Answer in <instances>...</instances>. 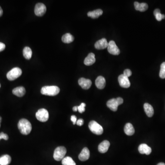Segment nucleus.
<instances>
[{
	"mask_svg": "<svg viewBox=\"0 0 165 165\" xmlns=\"http://www.w3.org/2000/svg\"><path fill=\"white\" fill-rule=\"evenodd\" d=\"M124 132L127 135H133L135 134V130L133 125L130 123H128L125 125L124 129Z\"/></svg>",
	"mask_w": 165,
	"mask_h": 165,
	"instance_id": "obj_20",
	"label": "nucleus"
},
{
	"mask_svg": "<svg viewBox=\"0 0 165 165\" xmlns=\"http://www.w3.org/2000/svg\"><path fill=\"white\" fill-rule=\"evenodd\" d=\"M25 89L24 87H18L14 88L13 90V94L18 97H22L25 95Z\"/></svg>",
	"mask_w": 165,
	"mask_h": 165,
	"instance_id": "obj_19",
	"label": "nucleus"
},
{
	"mask_svg": "<svg viewBox=\"0 0 165 165\" xmlns=\"http://www.w3.org/2000/svg\"><path fill=\"white\" fill-rule=\"evenodd\" d=\"M118 80L120 86L122 87L128 88L130 86V82L129 80V78L126 77L123 74H121L119 76Z\"/></svg>",
	"mask_w": 165,
	"mask_h": 165,
	"instance_id": "obj_9",
	"label": "nucleus"
},
{
	"mask_svg": "<svg viewBox=\"0 0 165 165\" xmlns=\"http://www.w3.org/2000/svg\"><path fill=\"white\" fill-rule=\"evenodd\" d=\"M95 62V55L94 53H90L85 59L84 63L87 66H91L93 65Z\"/></svg>",
	"mask_w": 165,
	"mask_h": 165,
	"instance_id": "obj_17",
	"label": "nucleus"
},
{
	"mask_svg": "<svg viewBox=\"0 0 165 165\" xmlns=\"http://www.w3.org/2000/svg\"><path fill=\"white\" fill-rule=\"evenodd\" d=\"M86 104L85 103H82L80 106H77L78 107V111L80 113H82L85 111V107Z\"/></svg>",
	"mask_w": 165,
	"mask_h": 165,
	"instance_id": "obj_28",
	"label": "nucleus"
},
{
	"mask_svg": "<svg viewBox=\"0 0 165 165\" xmlns=\"http://www.w3.org/2000/svg\"><path fill=\"white\" fill-rule=\"evenodd\" d=\"M8 138L9 137L7 134H5L3 132H1L0 133V140L1 139H3V140H8Z\"/></svg>",
	"mask_w": 165,
	"mask_h": 165,
	"instance_id": "obj_30",
	"label": "nucleus"
},
{
	"mask_svg": "<svg viewBox=\"0 0 165 165\" xmlns=\"http://www.w3.org/2000/svg\"><path fill=\"white\" fill-rule=\"evenodd\" d=\"M159 13H161L160 10L159 9H156L155 10L154 12V14L155 16V15H156L157 14Z\"/></svg>",
	"mask_w": 165,
	"mask_h": 165,
	"instance_id": "obj_36",
	"label": "nucleus"
},
{
	"mask_svg": "<svg viewBox=\"0 0 165 165\" xmlns=\"http://www.w3.org/2000/svg\"><path fill=\"white\" fill-rule=\"evenodd\" d=\"M62 165H76L73 159L69 156L64 157L62 160Z\"/></svg>",
	"mask_w": 165,
	"mask_h": 165,
	"instance_id": "obj_26",
	"label": "nucleus"
},
{
	"mask_svg": "<svg viewBox=\"0 0 165 165\" xmlns=\"http://www.w3.org/2000/svg\"><path fill=\"white\" fill-rule=\"evenodd\" d=\"M116 99H117V103H118V105H119L122 104H123V99L122 98H117Z\"/></svg>",
	"mask_w": 165,
	"mask_h": 165,
	"instance_id": "obj_35",
	"label": "nucleus"
},
{
	"mask_svg": "<svg viewBox=\"0 0 165 165\" xmlns=\"http://www.w3.org/2000/svg\"><path fill=\"white\" fill-rule=\"evenodd\" d=\"M71 120L73 122V124L74 125V124L76 123V122H77V117H76L74 115H73V116H71Z\"/></svg>",
	"mask_w": 165,
	"mask_h": 165,
	"instance_id": "obj_33",
	"label": "nucleus"
},
{
	"mask_svg": "<svg viewBox=\"0 0 165 165\" xmlns=\"http://www.w3.org/2000/svg\"><path fill=\"white\" fill-rule=\"evenodd\" d=\"M2 14H3V10L1 7H0V17L2 16Z\"/></svg>",
	"mask_w": 165,
	"mask_h": 165,
	"instance_id": "obj_37",
	"label": "nucleus"
},
{
	"mask_svg": "<svg viewBox=\"0 0 165 165\" xmlns=\"http://www.w3.org/2000/svg\"><path fill=\"white\" fill-rule=\"evenodd\" d=\"M11 162V157L8 155L0 157V165H8Z\"/></svg>",
	"mask_w": 165,
	"mask_h": 165,
	"instance_id": "obj_23",
	"label": "nucleus"
},
{
	"mask_svg": "<svg viewBox=\"0 0 165 165\" xmlns=\"http://www.w3.org/2000/svg\"><path fill=\"white\" fill-rule=\"evenodd\" d=\"M103 14V11L101 9H97L93 11H91L88 13L87 15L88 17L92 19H97Z\"/></svg>",
	"mask_w": 165,
	"mask_h": 165,
	"instance_id": "obj_22",
	"label": "nucleus"
},
{
	"mask_svg": "<svg viewBox=\"0 0 165 165\" xmlns=\"http://www.w3.org/2000/svg\"><path fill=\"white\" fill-rule=\"evenodd\" d=\"M123 75L125 76H126V77L129 78V77L131 76V75H132V72H131V71L130 69H127L124 71Z\"/></svg>",
	"mask_w": 165,
	"mask_h": 165,
	"instance_id": "obj_31",
	"label": "nucleus"
},
{
	"mask_svg": "<svg viewBox=\"0 0 165 165\" xmlns=\"http://www.w3.org/2000/svg\"><path fill=\"white\" fill-rule=\"evenodd\" d=\"M79 84L83 89H88L91 86L92 82L88 79L82 78L79 80Z\"/></svg>",
	"mask_w": 165,
	"mask_h": 165,
	"instance_id": "obj_10",
	"label": "nucleus"
},
{
	"mask_svg": "<svg viewBox=\"0 0 165 165\" xmlns=\"http://www.w3.org/2000/svg\"><path fill=\"white\" fill-rule=\"evenodd\" d=\"M135 7L136 10L140 12H144L146 11L148 8V6L147 3H140L138 2H135Z\"/></svg>",
	"mask_w": 165,
	"mask_h": 165,
	"instance_id": "obj_21",
	"label": "nucleus"
},
{
	"mask_svg": "<svg viewBox=\"0 0 165 165\" xmlns=\"http://www.w3.org/2000/svg\"><path fill=\"white\" fill-rule=\"evenodd\" d=\"M32 51L31 49L29 47H25L23 50V55L25 59L29 60L32 57Z\"/></svg>",
	"mask_w": 165,
	"mask_h": 165,
	"instance_id": "obj_25",
	"label": "nucleus"
},
{
	"mask_svg": "<svg viewBox=\"0 0 165 165\" xmlns=\"http://www.w3.org/2000/svg\"><path fill=\"white\" fill-rule=\"evenodd\" d=\"M36 117L38 120L41 122H45L49 119V113L46 109L42 108L36 113Z\"/></svg>",
	"mask_w": 165,
	"mask_h": 165,
	"instance_id": "obj_6",
	"label": "nucleus"
},
{
	"mask_svg": "<svg viewBox=\"0 0 165 165\" xmlns=\"http://www.w3.org/2000/svg\"><path fill=\"white\" fill-rule=\"evenodd\" d=\"M159 76L161 79H165V62H163L161 65Z\"/></svg>",
	"mask_w": 165,
	"mask_h": 165,
	"instance_id": "obj_27",
	"label": "nucleus"
},
{
	"mask_svg": "<svg viewBox=\"0 0 165 165\" xmlns=\"http://www.w3.org/2000/svg\"><path fill=\"white\" fill-rule=\"evenodd\" d=\"M46 11V7L43 3H39L36 5L34 8V13L36 16L41 17L44 15Z\"/></svg>",
	"mask_w": 165,
	"mask_h": 165,
	"instance_id": "obj_8",
	"label": "nucleus"
},
{
	"mask_svg": "<svg viewBox=\"0 0 165 165\" xmlns=\"http://www.w3.org/2000/svg\"><path fill=\"white\" fill-rule=\"evenodd\" d=\"M88 128L93 134L101 135L103 133V127L94 121H91L88 124Z\"/></svg>",
	"mask_w": 165,
	"mask_h": 165,
	"instance_id": "obj_4",
	"label": "nucleus"
},
{
	"mask_svg": "<svg viewBox=\"0 0 165 165\" xmlns=\"http://www.w3.org/2000/svg\"><path fill=\"white\" fill-rule=\"evenodd\" d=\"M67 153V149L64 146H59L56 148L54 151L53 157L56 161H60L65 157Z\"/></svg>",
	"mask_w": 165,
	"mask_h": 165,
	"instance_id": "obj_3",
	"label": "nucleus"
},
{
	"mask_svg": "<svg viewBox=\"0 0 165 165\" xmlns=\"http://www.w3.org/2000/svg\"><path fill=\"white\" fill-rule=\"evenodd\" d=\"M22 70L19 68H14L7 74V77L9 80H15L21 75Z\"/></svg>",
	"mask_w": 165,
	"mask_h": 165,
	"instance_id": "obj_5",
	"label": "nucleus"
},
{
	"mask_svg": "<svg viewBox=\"0 0 165 165\" xmlns=\"http://www.w3.org/2000/svg\"><path fill=\"white\" fill-rule=\"evenodd\" d=\"M143 108H144V111L148 117H151L153 116L154 111L152 106L150 105L148 103H145L143 105Z\"/></svg>",
	"mask_w": 165,
	"mask_h": 165,
	"instance_id": "obj_18",
	"label": "nucleus"
},
{
	"mask_svg": "<svg viewBox=\"0 0 165 165\" xmlns=\"http://www.w3.org/2000/svg\"><path fill=\"white\" fill-rule=\"evenodd\" d=\"M157 165H165V164L163 162H161V163H158Z\"/></svg>",
	"mask_w": 165,
	"mask_h": 165,
	"instance_id": "obj_39",
	"label": "nucleus"
},
{
	"mask_svg": "<svg viewBox=\"0 0 165 165\" xmlns=\"http://www.w3.org/2000/svg\"><path fill=\"white\" fill-rule=\"evenodd\" d=\"M0 88H1V84H0Z\"/></svg>",
	"mask_w": 165,
	"mask_h": 165,
	"instance_id": "obj_41",
	"label": "nucleus"
},
{
	"mask_svg": "<svg viewBox=\"0 0 165 165\" xmlns=\"http://www.w3.org/2000/svg\"><path fill=\"white\" fill-rule=\"evenodd\" d=\"M6 45L3 43L0 42V52L4 50Z\"/></svg>",
	"mask_w": 165,
	"mask_h": 165,
	"instance_id": "obj_34",
	"label": "nucleus"
},
{
	"mask_svg": "<svg viewBox=\"0 0 165 165\" xmlns=\"http://www.w3.org/2000/svg\"><path fill=\"white\" fill-rule=\"evenodd\" d=\"M20 132L24 135H29L32 130V125L30 121L26 119L19 120L18 124Z\"/></svg>",
	"mask_w": 165,
	"mask_h": 165,
	"instance_id": "obj_1",
	"label": "nucleus"
},
{
	"mask_svg": "<svg viewBox=\"0 0 165 165\" xmlns=\"http://www.w3.org/2000/svg\"><path fill=\"white\" fill-rule=\"evenodd\" d=\"M138 150L141 154H146L147 155L150 154L152 151L151 148L146 143L141 144L139 146Z\"/></svg>",
	"mask_w": 165,
	"mask_h": 165,
	"instance_id": "obj_13",
	"label": "nucleus"
},
{
	"mask_svg": "<svg viewBox=\"0 0 165 165\" xmlns=\"http://www.w3.org/2000/svg\"><path fill=\"white\" fill-rule=\"evenodd\" d=\"M73 110L74 111H78V107L77 106H75L73 107Z\"/></svg>",
	"mask_w": 165,
	"mask_h": 165,
	"instance_id": "obj_38",
	"label": "nucleus"
},
{
	"mask_svg": "<svg viewBox=\"0 0 165 165\" xmlns=\"http://www.w3.org/2000/svg\"><path fill=\"white\" fill-rule=\"evenodd\" d=\"M62 41L65 43H70L74 40V37L69 33H66L62 37Z\"/></svg>",
	"mask_w": 165,
	"mask_h": 165,
	"instance_id": "obj_24",
	"label": "nucleus"
},
{
	"mask_svg": "<svg viewBox=\"0 0 165 165\" xmlns=\"http://www.w3.org/2000/svg\"><path fill=\"white\" fill-rule=\"evenodd\" d=\"M106 105L108 108H110L112 111H116L117 110L118 105L116 99L113 98L110 100L107 101Z\"/></svg>",
	"mask_w": 165,
	"mask_h": 165,
	"instance_id": "obj_14",
	"label": "nucleus"
},
{
	"mask_svg": "<svg viewBox=\"0 0 165 165\" xmlns=\"http://www.w3.org/2000/svg\"><path fill=\"white\" fill-rule=\"evenodd\" d=\"M90 156V152L87 148H84L82 150L79 155V159L81 161H86L89 159Z\"/></svg>",
	"mask_w": 165,
	"mask_h": 165,
	"instance_id": "obj_12",
	"label": "nucleus"
},
{
	"mask_svg": "<svg viewBox=\"0 0 165 165\" xmlns=\"http://www.w3.org/2000/svg\"><path fill=\"white\" fill-rule=\"evenodd\" d=\"M156 20L158 21H161L163 19H165V15L162 14L161 13H159L155 15Z\"/></svg>",
	"mask_w": 165,
	"mask_h": 165,
	"instance_id": "obj_29",
	"label": "nucleus"
},
{
	"mask_svg": "<svg viewBox=\"0 0 165 165\" xmlns=\"http://www.w3.org/2000/svg\"><path fill=\"white\" fill-rule=\"evenodd\" d=\"M84 120L82 119H80L77 121L76 122V124L77 125L79 126H82L84 124Z\"/></svg>",
	"mask_w": 165,
	"mask_h": 165,
	"instance_id": "obj_32",
	"label": "nucleus"
},
{
	"mask_svg": "<svg viewBox=\"0 0 165 165\" xmlns=\"http://www.w3.org/2000/svg\"><path fill=\"white\" fill-rule=\"evenodd\" d=\"M60 92V88L56 86H46L42 88L41 93L48 96H55Z\"/></svg>",
	"mask_w": 165,
	"mask_h": 165,
	"instance_id": "obj_2",
	"label": "nucleus"
},
{
	"mask_svg": "<svg viewBox=\"0 0 165 165\" xmlns=\"http://www.w3.org/2000/svg\"><path fill=\"white\" fill-rule=\"evenodd\" d=\"M108 52L113 55H118L120 53V50L114 41H110L108 43L107 47Z\"/></svg>",
	"mask_w": 165,
	"mask_h": 165,
	"instance_id": "obj_7",
	"label": "nucleus"
},
{
	"mask_svg": "<svg viewBox=\"0 0 165 165\" xmlns=\"http://www.w3.org/2000/svg\"><path fill=\"white\" fill-rule=\"evenodd\" d=\"M95 84L98 88L103 89L104 88L106 84L105 79L101 76H99L95 80Z\"/></svg>",
	"mask_w": 165,
	"mask_h": 165,
	"instance_id": "obj_16",
	"label": "nucleus"
},
{
	"mask_svg": "<svg viewBox=\"0 0 165 165\" xmlns=\"http://www.w3.org/2000/svg\"><path fill=\"white\" fill-rule=\"evenodd\" d=\"M1 121H2V118L0 117V127H1Z\"/></svg>",
	"mask_w": 165,
	"mask_h": 165,
	"instance_id": "obj_40",
	"label": "nucleus"
},
{
	"mask_svg": "<svg viewBox=\"0 0 165 165\" xmlns=\"http://www.w3.org/2000/svg\"><path fill=\"white\" fill-rule=\"evenodd\" d=\"M110 143L108 141H102L98 146V150L101 153H105L108 151L110 147Z\"/></svg>",
	"mask_w": 165,
	"mask_h": 165,
	"instance_id": "obj_15",
	"label": "nucleus"
},
{
	"mask_svg": "<svg viewBox=\"0 0 165 165\" xmlns=\"http://www.w3.org/2000/svg\"><path fill=\"white\" fill-rule=\"evenodd\" d=\"M108 45L107 40L105 38H102L95 43L94 47L96 49L103 50L107 48Z\"/></svg>",
	"mask_w": 165,
	"mask_h": 165,
	"instance_id": "obj_11",
	"label": "nucleus"
}]
</instances>
